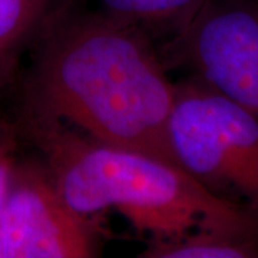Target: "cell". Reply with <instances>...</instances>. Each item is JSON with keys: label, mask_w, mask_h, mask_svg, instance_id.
<instances>
[{"label": "cell", "mask_w": 258, "mask_h": 258, "mask_svg": "<svg viewBox=\"0 0 258 258\" xmlns=\"http://www.w3.org/2000/svg\"><path fill=\"white\" fill-rule=\"evenodd\" d=\"M29 55L16 118L55 122L182 169L169 134L175 82L147 30L99 8L75 6Z\"/></svg>", "instance_id": "6da1fadb"}, {"label": "cell", "mask_w": 258, "mask_h": 258, "mask_svg": "<svg viewBox=\"0 0 258 258\" xmlns=\"http://www.w3.org/2000/svg\"><path fill=\"white\" fill-rule=\"evenodd\" d=\"M15 119L74 210L88 215L116 210L149 240L179 238L258 214L218 198L162 159L102 144L55 122Z\"/></svg>", "instance_id": "7a4b0ae2"}, {"label": "cell", "mask_w": 258, "mask_h": 258, "mask_svg": "<svg viewBox=\"0 0 258 258\" xmlns=\"http://www.w3.org/2000/svg\"><path fill=\"white\" fill-rule=\"evenodd\" d=\"M175 157L210 192L258 212V116L188 75L175 82Z\"/></svg>", "instance_id": "3957f363"}, {"label": "cell", "mask_w": 258, "mask_h": 258, "mask_svg": "<svg viewBox=\"0 0 258 258\" xmlns=\"http://www.w3.org/2000/svg\"><path fill=\"white\" fill-rule=\"evenodd\" d=\"M158 50L168 71H186L258 116V0H204Z\"/></svg>", "instance_id": "277c9868"}, {"label": "cell", "mask_w": 258, "mask_h": 258, "mask_svg": "<svg viewBox=\"0 0 258 258\" xmlns=\"http://www.w3.org/2000/svg\"><path fill=\"white\" fill-rule=\"evenodd\" d=\"M108 237L103 214L74 210L43 158L23 151L0 222V258L98 257Z\"/></svg>", "instance_id": "5b68a950"}, {"label": "cell", "mask_w": 258, "mask_h": 258, "mask_svg": "<svg viewBox=\"0 0 258 258\" xmlns=\"http://www.w3.org/2000/svg\"><path fill=\"white\" fill-rule=\"evenodd\" d=\"M79 0H0V98L18 82L25 56Z\"/></svg>", "instance_id": "8992f818"}, {"label": "cell", "mask_w": 258, "mask_h": 258, "mask_svg": "<svg viewBox=\"0 0 258 258\" xmlns=\"http://www.w3.org/2000/svg\"><path fill=\"white\" fill-rule=\"evenodd\" d=\"M144 258H258V214L245 220L188 232L179 238L149 240Z\"/></svg>", "instance_id": "52a82bcc"}, {"label": "cell", "mask_w": 258, "mask_h": 258, "mask_svg": "<svg viewBox=\"0 0 258 258\" xmlns=\"http://www.w3.org/2000/svg\"><path fill=\"white\" fill-rule=\"evenodd\" d=\"M98 8L126 19L162 42L189 23L204 0H95Z\"/></svg>", "instance_id": "ba28073f"}, {"label": "cell", "mask_w": 258, "mask_h": 258, "mask_svg": "<svg viewBox=\"0 0 258 258\" xmlns=\"http://www.w3.org/2000/svg\"><path fill=\"white\" fill-rule=\"evenodd\" d=\"M26 142L15 116L0 115V222L8 203L10 185Z\"/></svg>", "instance_id": "9c48e42d"}]
</instances>
